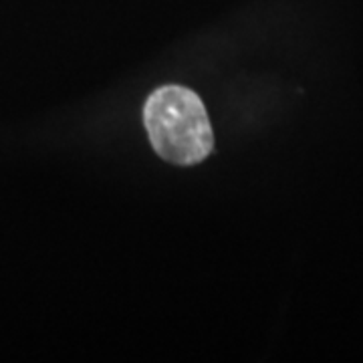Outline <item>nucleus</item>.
I'll return each mask as SVG.
<instances>
[{"label": "nucleus", "mask_w": 363, "mask_h": 363, "mask_svg": "<svg viewBox=\"0 0 363 363\" xmlns=\"http://www.w3.org/2000/svg\"><path fill=\"white\" fill-rule=\"evenodd\" d=\"M143 121L150 142L169 164L194 166L214 147L212 125L202 99L182 85H164L145 101Z\"/></svg>", "instance_id": "1"}]
</instances>
